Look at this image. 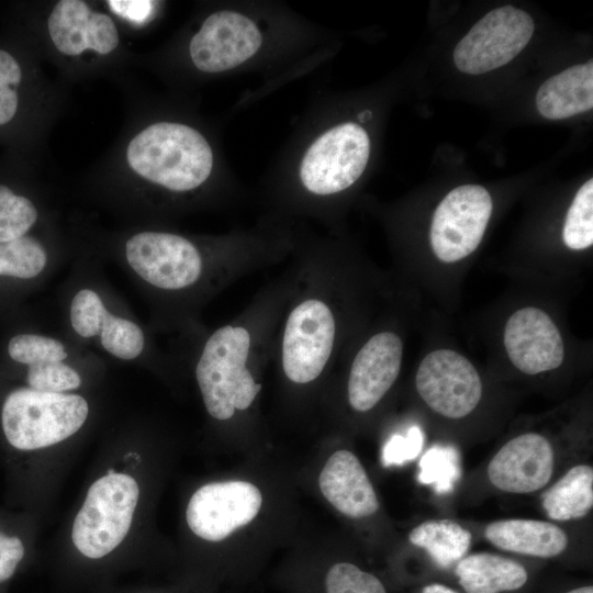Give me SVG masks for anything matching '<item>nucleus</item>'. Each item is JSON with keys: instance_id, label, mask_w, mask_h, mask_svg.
I'll list each match as a JSON object with an SVG mask.
<instances>
[{"instance_id": "nucleus-1", "label": "nucleus", "mask_w": 593, "mask_h": 593, "mask_svg": "<svg viewBox=\"0 0 593 593\" xmlns=\"http://www.w3.org/2000/svg\"><path fill=\"white\" fill-rule=\"evenodd\" d=\"M257 335L253 324L222 325L204 340L195 363V379L209 415L231 419L256 400L261 383L251 371L257 357Z\"/></svg>"}, {"instance_id": "nucleus-2", "label": "nucleus", "mask_w": 593, "mask_h": 593, "mask_svg": "<svg viewBox=\"0 0 593 593\" xmlns=\"http://www.w3.org/2000/svg\"><path fill=\"white\" fill-rule=\"evenodd\" d=\"M124 258L144 284L165 295H187L235 275L214 267L190 239L168 232L132 235L125 242Z\"/></svg>"}, {"instance_id": "nucleus-3", "label": "nucleus", "mask_w": 593, "mask_h": 593, "mask_svg": "<svg viewBox=\"0 0 593 593\" xmlns=\"http://www.w3.org/2000/svg\"><path fill=\"white\" fill-rule=\"evenodd\" d=\"M131 168L146 180L172 191L201 186L213 166L212 149L197 130L159 122L139 132L128 144Z\"/></svg>"}, {"instance_id": "nucleus-4", "label": "nucleus", "mask_w": 593, "mask_h": 593, "mask_svg": "<svg viewBox=\"0 0 593 593\" xmlns=\"http://www.w3.org/2000/svg\"><path fill=\"white\" fill-rule=\"evenodd\" d=\"M88 415L89 404L80 394L44 392L27 387L8 394L1 423L12 447L36 450L75 435Z\"/></svg>"}, {"instance_id": "nucleus-5", "label": "nucleus", "mask_w": 593, "mask_h": 593, "mask_svg": "<svg viewBox=\"0 0 593 593\" xmlns=\"http://www.w3.org/2000/svg\"><path fill=\"white\" fill-rule=\"evenodd\" d=\"M333 306L320 294L300 298L283 322L279 358L286 378L296 384L316 380L332 359L337 340Z\"/></svg>"}, {"instance_id": "nucleus-6", "label": "nucleus", "mask_w": 593, "mask_h": 593, "mask_svg": "<svg viewBox=\"0 0 593 593\" xmlns=\"http://www.w3.org/2000/svg\"><path fill=\"white\" fill-rule=\"evenodd\" d=\"M138 496L137 482L124 473H109L93 482L72 524L78 551L91 559L112 552L130 530Z\"/></svg>"}, {"instance_id": "nucleus-7", "label": "nucleus", "mask_w": 593, "mask_h": 593, "mask_svg": "<svg viewBox=\"0 0 593 593\" xmlns=\"http://www.w3.org/2000/svg\"><path fill=\"white\" fill-rule=\"evenodd\" d=\"M369 153L370 139L360 125L347 122L332 127L306 150L300 167L301 181L317 195L340 192L361 176Z\"/></svg>"}, {"instance_id": "nucleus-8", "label": "nucleus", "mask_w": 593, "mask_h": 593, "mask_svg": "<svg viewBox=\"0 0 593 593\" xmlns=\"http://www.w3.org/2000/svg\"><path fill=\"white\" fill-rule=\"evenodd\" d=\"M534 31V21L527 12L513 5L494 9L460 40L454 51V63L469 75L491 71L516 57Z\"/></svg>"}, {"instance_id": "nucleus-9", "label": "nucleus", "mask_w": 593, "mask_h": 593, "mask_svg": "<svg viewBox=\"0 0 593 593\" xmlns=\"http://www.w3.org/2000/svg\"><path fill=\"white\" fill-rule=\"evenodd\" d=\"M492 198L477 184L452 189L437 205L429 240L434 255L445 264L465 259L480 245L492 214Z\"/></svg>"}, {"instance_id": "nucleus-10", "label": "nucleus", "mask_w": 593, "mask_h": 593, "mask_svg": "<svg viewBox=\"0 0 593 593\" xmlns=\"http://www.w3.org/2000/svg\"><path fill=\"white\" fill-rule=\"evenodd\" d=\"M415 385L428 407L454 419L469 415L482 396V381L473 363L449 348L432 350L422 359Z\"/></svg>"}, {"instance_id": "nucleus-11", "label": "nucleus", "mask_w": 593, "mask_h": 593, "mask_svg": "<svg viewBox=\"0 0 593 593\" xmlns=\"http://www.w3.org/2000/svg\"><path fill=\"white\" fill-rule=\"evenodd\" d=\"M67 317L77 338L94 343L115 359L136 360L146 349L147 339L142 326L114 313L93 288L82 287L74 292Z\"/></svg>"}, {"instance_id": "nucleus-12", "label": "nucleus", "mask_w": 593, "mask_h": 593, "mask_svg": "<svg viewBox=\"0 0 593 593\" xmlns=\"http://www.w3.org/2000/svg\"><path fill=\"white\" fill-rule=\"evenodd\" d=\"M262 503L259 489L246 481L204 484L190 497L186 517L189 528L208 541H221L249 524Z\"/></svg>"}, {"instance_id": "nucleus-13", "label": "nucleus", "mask_w": 593, "mask_h": 593, "mask_svg": "<svg viewBox=\"0 0 593 593\" xmlns=\"http://www.w3.org/2000/svg\"><path fill=\"white\" fill-rule=\"evenodd\" d=\"M261 34L246 15L233 11L211 14L191 38L189 52L194 66L204 72L232 69L253 57Z\"/></svg>"}, {"instance_id": "nucleus-14", "label": "nucleus", "mask_w": 593, "mask_h": 593, "mask_svg": "<svg viewBox=\"0 0 593 593\" xmlns=\"http://www.w3.org/2000/svg\"><path fill=\"white\" fill-rule=\"evenodd\" d=\"M503 345L513 366L526 374L555 370L564 359V344L558 326L537 306L521 307L507 318Z\"/></svg>"}, {"instance_id": "nucleus-15", "label": "nucleus", "mask_w": 593, "mask_h": 593, "mask_svg": "<svg viewBox=\"0 0 593 593\" xmlns=\"http://www.w3.org/2000/svg\"><path fill=\"white\" fill-rule=\"evenodd\" d=\"M403 349L398 333L381 331L357 350L347 381L348 403L355 411L372 410L392 388L402 367Z\"/></svg>"}, {"instance_id": "nucleus-16", "label": "nucleus", "mask_w": 593, "mask_h": 593, "mask_svg": "<svg viewBox=\"0 0 593 593\" xmlns=\"http://www.w3.org/2000/svg\"><path fill=\"white\" fill-rule=\"evenodd\" d=\"M553 465V449L548 439L526 433L501 447L488 466V477L501 491L530 493L549 482Z\"/></svg>"}, {"instance_id": "nucleus-17", "label": "nucleus", "mask_w": 593, "mask_h": 593, "mask_svg": "<svg viewBox=\"0 0 593 593\" xmlns=\"http://www.w3.org/2000/svg\"><path fill=\"white\" fill-rule=\"evenodd\" d=\"M47 26L55 47L68 56L79 55L86 49L105 55L119 45V33L112 19L92 11L80 0L58 1Z\"/></svg>"}, {"instance_id": "nucleus-18", "label": "nucleus", "mask_w": 593, "mask_h": 593, "mask_svg": "<svg viewBox=\"0 0 593 593\" xmlns=\"http://www.w3.org/2000/svg\"><path fill=\"white\" fill-rule=\"evenodd\" d=\"M318 484L325 499L348 517L370 516L379 508L377 494L365 468L348 450H337L328 458Z\"/></svg>"}, {"instance_id": "nucleus-19", "label": "nucleus", "mask_w": 593, "mask_h": 593, "mask_svg": "<svg viewBox=\"0 0 593 593\" xmlns=\"http://www.w3.org/2000/svg\"><path fill=\"white\" fill-rule=\"evenodd\" d=\"M484 535L502 550L539 558L556 557L568 546V537L559 526L537 519L496 521L486 526Z\"/></svg>"}, {"instance_id": "nucleus-20", "label": "nucleus", "mask_w": 593, "mask_h": 593, "mask_svg": "<svg viewBox=\"0 0 593 593\" xmlns=\"http://www.w3.org/2000/svg\"><path fill=\"white\" fill-rule=\"evenodd\" d=\"M538 112L560 120L586 112L593 107V63L574 65L548 78L536 94Z\"/></svg>"}, {"instance_id": "nucleus-21", "label": "nucleus", "mask_w": 593, "mask_h": 593, "mask_svg": "<svg viewBox=\"0 0 593 593\" xmlns=\"http://www.w3.org/2000/svg\"><path fill=\"white\" fill-rule=\"evenodd\" d=\"M455 572L466 593L515 591L527 581L526 569L521 563L488 552L462 558Z\"/></svg>"}, {"instance_id": "nucleus-22", "label": "nucleus", "mask_w": 593, "mask_h": 593, "mask_svg": "<svg viewBox=\"0 0 593 593\" xmlns=\"http://www.w3.org/2000/svg\"><path fill=\"white\" fill-rule=\"evenodd\" d=\"M542 507L553 521L566 522L584 517L593 506V468L572 467L541 495Z\"/></svg>"}, {"instance_id": "nucleus-23", "label": "nucleus", "mask_w": 593, "mask_h": 593, "mask_svg": "<svg viewBox=\"0 0 593 593\" xmlns=\"http://www.w3.org/2000/svg\"><path fill=\"white\" fill-rule=\"evenodd\" d=\"M410 541L426 550L441 568H449L460 561L471 545V533L450 519L427 521L409 535Z\"/></svg>"}, {"instance_id": "nucleus-24", "label": "nucleus", "mask_w": 593, "mask_h": 593, "mask_svg": "<svg viewBox=\"0 0 593 593\" xmlns=\"http://www.w3.org/2000/svg\"><path fill=\"white\" fill-rule=\"evenodd\" d=\"M49 255L44 245L31 235L0 243V276L31 280L48 269Z\"/></svg>"}, {"instance_id": "nucleus-25", "label": "nucleus", "mask_w": 593, "mask_h": 593, "mask_svg": "<svg viewBox=\"0 0 593 593\" xmlns=\"http://www.w3.org/2000/svg\"><path fill=\"white\" fill-rule=\"evenodd\" d=\"M562 239L572 250H583L593 244V180L589 179L577 191L567 212Z\"/></svg>"}, {"instance_id": "nucleus-26", "label": "nucleus", "mask_w": 593, "mask_h": 593, "mask_svg": "<svg viewBox=\"0 0 593 593\" xmlns=\"http://www.w3.org/2000/svg\"><path fill=\"white\" fill-rule=\"evenodd\" d=\"M37 219L38 211L29 198L0 183V243L29 235Z\"/></svg>"}, {"instance_id": "nucleus-27", "label": "nucleus", "mask_w": 593, "mask_h": 593, "mask_svg": "<svg viewBox=\"0 0 593 593\" xmlns=\"http://www.w3.org/2000/svg\"><path fill=\"white\" fill-rule=\"evenodd\" d=\"M30 388L54 393H71L82 384V377L67 358H49L26 366Z\"/></svg>"}, {"instance_id": "nucleus-28", "label": "nucleus", "mask_w": 593, "mask_h": 593, "mask_svg": "<svg viewBox=\"0 0 593 593\" xmlns=\"http://www.w3.org/2000/svg\"><path fill=\"white\" fill-rule=\"evenodd\" d=\"M459 477V455L452 447L434 446L421 458L418 481L439 494L451 492Z\"/></svg>"}, {"instance_id": "nucleus-29", "label": "nucleus", "mask_w": 593, "mask_h": 593, "mask_svg": "<svg viewBox=\"0 0 593 593\" xmlns=\"http://www.w3.org/2000/svg\"><path fill=\"white\" fill-rule=\"evenodd\" d=\"M327 593H387L373 574L349 562L335 563L325 577Z\"/></svg>"}, {"instance_id": "nucleus-30", "label": "nucleus", "mask_w": 593, "mask_h": 593, "mask_svg": "<svg viewBox=\"0 0 593 593\" xmlns=\"http://www.w3.org/2000/svg\"><path fill=\"white\" fill-rule=\"evenodd\" d=\"M21 81L22 68L18 59L0 48V127L9 124L18 113Z\"/></svg>"}, {"instance_id": "nucleus-31", "label": "nucleus", "mask_w": 593, "mask_h": 593, "mask_svg": "<svg viewBox=\"0 0 593 593\" xmlns=\"http://www.w3.org/2000/svg\"><path fill=\"white\" fill-rule=\"evenodd\" d=\"M424 436L417 426L409 429L405 436L394 435L384 445L382 462L385 467L401 466L418 457Z\"/></svg>"}, {"instance_id": "nucleus-32", "label": "nucleus", "mask_w": 593, "mask_h": 593, "mask_svg": "<svg viewBox=\"0 0 593 593\" xmlns=\"http://www.w3.org/2000/svg\"><path fill=\"white\" fill-rule=\"evenodd\" d=\"M24 556V546L18 537L0 532V583L10 579Z\"/></svg>"}, {"instance_id": "nucleus-33", "label": "nucleus", "mask_w": 593, "mask_h": 593, "mask_svg": "<svg viewBox=\"0 0 593 593\" xmlns=\"http://www.w3.org/2000/svg\"><path fill=\"white\" fill-rule=\"evenodd\" d=\"M109 7L133 22H143L153 10L152 1H109Z\"/></svg>"}, {"instance_id": "nucleus-34", "label": "nucleus", "mask_w": 593, "mask_h": 593, "mask_svg": "<svg viewBox=\"0 0 593 593\" xmlns=\"http://www.w3.org/2000/svg\"><path fill=\"white\" fill-rule=\"evenodd\" d=\"M422 593H458L455 590L438 583L426 585Z\"/></svg>"}, {"instance_id": "nucleus-35", "label": "nucleus", "mask_w": 593, "mask_h": 593, "mask_svg": "<svg viewBox=\"0 0 593 593\" xmlns=\"http://www.w3.org/2000/svg\"><path fill=\"white\" fill-rule=\"evenodd\" d=\"M567 593H593V588L591 585L589 586H582V588H577V589H573Z\"/></svg>"}, {"instance_id": "nucleus-36", "label": "nucleus", "mask_w": 593, "mask_h": 593, "mask_svg": "<svg viewBox=\"0 0 593 593\" xmlns=\"http://www.w3.org/2000/svg\"><path fill=\"white\" fill-rule=\"evenodd\" d=\"M370 116H371V113L368 112V111H365L359 115V120L363 122V121L368 120Z\"/></svg>"}]
</instances>
